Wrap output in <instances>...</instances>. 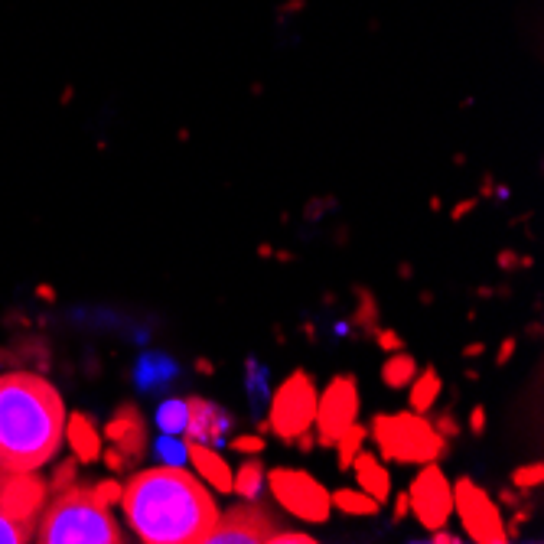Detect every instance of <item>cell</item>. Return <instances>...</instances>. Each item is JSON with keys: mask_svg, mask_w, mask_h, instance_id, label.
Instances as JSON below:
<instances>
[{"mask_svg": "<svg viewBox=\"0 0 544 544\" xmlns=\"http://www.w3.org/2000/svg\"><path fill=\"white\" fill-rule=\"evenodd\" d=\"M118 505L144 544H202L219 518L212 492L180 466L134 473Z\"/></svg>", "mask_w": 544, "mask_h": 544, "instance_id": "cell-1", "label": "cell"}, {"mask_svg": "<svg viewBox=\"0 0 544 544\" xmlns=\"http://www.w3.org/2000/svg\"><path fill=\"white\" fill-rule=\"evenodd\" d=\"M66 444V404L36 372L0 375V466L33 473Z\"/></svg>", "mask_w": 544, "mask_h": 544, "instance_id": "cell-2", "label": "cell"}, {"mask_svg": "<svg viewBox=\"0 0 544 544\" xmlns=\"http://www.w3.org/2000/svg\"><path fill=\"white\" fill-rule=\"evenodd\" d=\"M33 541L43 544H121V525L111 515V505L101 502L92 483H72L59 489L53 502L43 505Z\"/></svg>", "mask_w": 544, "mask_h": 544, "instance_id": "cell-3", "label": "cell"}, {"mask_svg": "<svg viewBox=\"0 0 544 544\" xmlns=\"http://www.w3.org/2000/svg\"><path fill=\"white\" fill-rule=\"evenodd\" d=\"M382 460L404 463V466H424L437 463L444 453H450L447 437L437 434V427L424 414L401 411V414H375L372 434H369Z\"/></svg>", "mask_w": 544, "mask_h": 544, "instance_id": "cell-4", "label": "cell"}, {"mask_svg": "<svg viewBox=\"0 0 544 544\" xmlns=\"http://www.w3.org/2000/svg\"><path fill=\"white\" fill-rule=\"evenodd\" d=\"M46 505V483L33 473L0 466V544L33 541L36 522Z\"/></svg>", "mask_w": 544, "mask_h": 544, "instance_id": "cell-5", "label": "cell"}, {"mask_svg": "<svg viewBox=\"0 0 544 544\" xmlns=\"http://www.w3.org/2000/svg\"><path fill=\"white\" fill-rule=\"evenodd\" d=\"M268 486H271L274 502L281 505L284 512L300 518V522H310V525L330 522V512H333L330 492H326V486L320 479H313L310 473L277 466V470L268 473Z\"/></svg>", "mask_w": 544, "mask_h": 544, "instance_id": "cell-6", "label": "cell"}, {"mask_svg": "<svg viewBox=\"0 0 544 544\" xmlns=\"http://www.w3.org/2000/svg\"><path fill=\"white\" fill-rule=\"evenodd\" d=\"M316 382L297 369L284 378V385L274 391L271 398V411H268V430L281 437V444H290L297 434L313 427V414H316Z\"/></svg>", "mask_w": 544, "mask_h": 544, "instance_id": "cell-7", "label": "cell"}, {"mask_svg": "<svg viewBox=\"0 0 544 544\" xmlns=\"http://www.w3.org/2000/svg\"><path fill=\"white\" fill-rule=\"evenodd\" d=\"M453 512L460 515L463 531L476 544H505V518L499 505L486 496V489L473 483L470 476H460L453 483Z\"/></svg>", "mask_w": 544, "mask_h": 544, "instance_id": "cell-8", "label": "cell"}, {"mask_svg": "<svg viewBox=\"0 0 544 544\" xmlns=\"http://www.w3.org/2000/svg\"><path fill=\"white\" fill-rule=\"evenodd\" d=\"M359 417V385L356 375H333V382L326 385V391L316 398V444L333 447L336 437L343 434L349 424H356Z\"/></svg>", "mask_w": 544, "mask_h": 544, "instance_id": "cell-9", "label": "cell"}, {"mask_svg": "<svg viewBox=\"0 0 544 544\" xmlns=\"http://www.w3.org/2000/svg\"><path fill=\"white\" fill-rule=\"evenodd\" d=\"M408 502L414 518L421 522V528L437 531L447 528L453 515V483L437 463H424L421 473L414 476V483L408 489Z\"/></svg>", "mask_w": 544, "mask_h": 544, "instance_id": "cell-10", "label": "cell"}, {"mask_svg": "<svg viewBox=\"0 0 544 544\" xmlns=\"http://www.w3.org/2000/svg\"><path fill=\"white\" fill-rule=\"evenodd\" d=\"M274 531L277 522L268 515V509L255 499H245V505H232L229 512H219L202 544H268Z\"/></svg>", "mask_w": 544, "mask_h": 544, "instance_id": "cell-11", "label": "cell"}, {"mask_svg": "<svg viewBox=\"0 0 544 544\" xmlns=\"http://www.w3.org/2000/svg\"><path fill=\"white\" fill-rule=\"evenodd\" d=\"M232 414L222 404L206 401V398H186V440H199V444L219 447L232 430Z\"/></svg>", "mask_w": 544, "mask_h": 544, "instance_id": "cell-12", "label": "cell"}, {"mask_svg": "<svg viewBox=\"0 0 544 544\" xmlns=\"http://www.w3.org/2000/svg\"><path fill=\"white\" fill-rule=\"evenodd\" d=\"M111 447H118L131 463L144 460L147 453V424L144 414L134 408V404H118V411L111 414V421L105 427V434Z\"/></svg>", "mask_w": 544, "mask_h": 544, "instance_id": "cell-13", "label": "cell"}, {"mask_svg": "<svg viewBox=\"0 0 544 544\" xmlns=\"http://www.w3.org/2000/svg\"><path fill=\"white\" fill-rule=\"evenodd\" d=\"M186 457L215 492H232V470L229 463L222 460L219 450L209 444H199V440H186Z\"/></svg>", "mask_w": 544, "mask_h": 544, "instance_id": "cell-14", "label": "cell"}, {"mask_svg": "<svg viewBox=\"0 0 544 544\" xmlns=\"http://www.w3.org/2000/svg\"><path fill=\"white\" fill-rule=\"evenodd\" d=\"M66 440L75 453V460L82 463H98L101 457V430L95 427V421L88 414H72L66 417Z\"/></svg>", "mask_w": 544, "mask_h": 544, "instance_id": "cell-15", "label": "cell"}, {"mask_svg": "<svg viewBox=\"0 0 544 544\" xmlns=\"http://www.w3.org/2000/svg\"><path fill=\"white\" fill-rule=\"evenodd\" d=\"M352 470H356L362 492H369L378 505H385L391 499V476H388V470L382 466V460L375 457V453H369L362 447L356 453V460H352Z\"/></svg>", "mask_w": 544, "mask_h": 544, "instance_id": "cell-16", "label": "cell"}, {"mask_svg": "<svg viewBox=\"0 0 544 544\" xmlns=\"http://www.w3.org/2000/svg\"><path fill=\"white\" fill-rule=\"evenodd\" d=\"M408 388H411V395H408V408H411L414 414H427V411L437 404L440 391H444V378H440V372H437V369H424V372L417 369L414 382H411Z\"/></svg>", "mask_w": 544, "mask_h": 544, "instance_id": "cell-17", "label": "cell"}, {"mask_svg": "<svg viewBox=\"0 0 544 544\" xmlns=\"http://www.w3.org/2000/svg\"><path fill=\"white\" fill-rule=\"evenodd\" d=\"M417 359L411 356L408 349H398V352H388V359L382 365V382L385 388L391 391H401V388H408L414 382V375H417Z\"/></svg>", "mask_w": 544, "mask_h": 544, "instance_id": "cell-18", "label": "cell"}, {"mask_svg": "<svg viewBox=\"0 0 544 544\" xmlns=\"http://www.w3.org/2000/svg\"><path fill=\"white\" fill-rule=\"evenodd\" d=\"M352 294H356V313L349 316V326H356V330H362V336L369 339L375 336V330L382 326V313H378V300L369 287L356 284L352 287Z\"/></svg>", "mask_w": 544, "mask_h": 544, "instance_id": "cell-19", "label": "cell"}, {"mask_svg": "<svg viewBox=\"0 0 544 544\" xmlns=\"http://www.w3.org/2000/svg\"><path fill=\"white\" fill-rule=\"evenodd\" d=\"M365 440H369V427H362V424H349L343 434L336 437V466H339V473H346L352 470V460H356V453L365 447Z\"/></svg>", "mask_w": 544, "mask_h": 544, "instance_id": "cell-20", "label": "cell"}, {"mask_svg": "<svg viewBox=\"0 0 544 544\" xmlns=\"http://www.w3.org/2000/svg\"><path fill=\"white\" fill-rule=\"evenodd\" d=\"M261 489H264V463L258 457H251L238 466V473H232V492H238L242 499H258Z\"/></svg>", "mask_w": 544, "mask_h": 544, "instance_id": "cell-21", "label": "cell"}, {"mask_svg": "<svg viewBox=\"0 0 544 544\" xmlns=\"http://www.w3.org/2000/svg\"><path fill=\"white\" fill-rule=\"evenodd\" d=\"M330 502L346 515H375L378 509H382V505H378L369 492H362V489H339L330 496Z\"/></svg>", "mask_w": 544, "mask_h": 544, "instance_id": "cell-22", "label": "cell"}, {"mask_svg": "<svg viewBox=\"0 0 544 544\" xmlns=\"http://www.w3.org/2000/svg\"><path fill=\"white\" fill-rule=\"evenodd\" d=\"M157 424L167 437H180L186 430V401L170 398L157 408Z\"/></svg>", "mask_w": 544, "mask_h": 544, "instance_id": "cell-23", "label": "cell"}, {"mask_svg": "<svg viewBox=\"0 0 544 544\" xmlns=\"http://www.w3.org/2000/svg\"><path fill=\"white\" fill-rule=\"evenodd\" d=\"M544 483V466L541 463H528V466H518L512 473V489H518L525 496V492L538 489Z\"/></svg>", "mask_w": 544, "mask_h": 544, "instance_id": "cell-24", "label": "cell"}, {"mask_svg": "<svg viewBox=\"0 0 544 544\" xmlns=\"http://www.w3.org/2000/svg\"><path fill=\"white\" fill-rule=\"evenodd\" d=\"M229 447L235 453H245V457H258V453H264V434H238L229 440Z\"/></svg>", "mask_w": 544, "mask_h": 544, "instance_id": "cell-25", "label": "cell"}, {"mask_svg": "<svg viewBox=\"0 0 544 544\" xmlns=\"http://www.w3.org/2000/svg\"><path fill=\"white\" fill-rule=\"evenodd\" d=\"M339 206V199L336 196H313L310 202H307V209H303V219L307 222H320L326 212H333Z\"/></svg>", "mask_w": 544, "mask_h": 544, "instance_id": "cell-26", "label": "cell"}, {"mask_svg": "<svg viewBox=\"0 0 544 544\" xmlns=\"http://www.w3.org/2000/svg\"><path fill=\"white\" fill-rule=\"evenodd\" d=\"M92 492L105 505H118L121 492H124V483H118V479H98V483H92Z\"/></svg>", "mask_w": 544, "mask_h": 544, "instance_id": "cell-27", "label": "cell"}, {"mask_svg": "<svg viewBox=\"0 0 544 544\" xmlns=\"http://www.w3.org/2000/svg\"><path fill=\"white\" fill-rule=\"evenodd\" d=\"M101 463L108 466V473H115V476H124L131 470V460L124 457V453L118 450V447H108V450H101V457H98Z\"/></svg>", "mask_w": 544, "mask_h": 544, "instance_id": "cell-28", "label": "cell"}, {"mask_svg": "<svg viewBox=\"0 0 544 544\" xmlns=\"http://www.w3.org/2000/svg\"><path fill=\"white\" fill-rule=\"evenodd\" d=\"M372 339H375V346H378V349H385V352H398V349H404L401 333H395L391 326H378Z\"/></svg>", "mask_w": 544, "mask_h": 544, "instance_id": "cell-29", "label": "cell"}, {"mask_svg": "<svg viewBox=\"0 0 544 544\" xmlns=\"http://www.w3.org/2000/svg\"><path fill=\"white\" fill-rule=\"evenodd\" d=\"M268 544H316V538H310L307 531H274Z\"/></svg>", "mask_w": 544, "mask_h": 544, "instance_id": "cell-30", "label": "cell"}, {"mask_svg": "<svg viewBox=\"0 0 544 544\" xmlns=\"http://www.w3.org/2000/svg\"><path fill=\"white\" fill-rule=\"evenodd\" d=\"M75 470H79V460H66L56 470V479H53V489L59 492V489H66V486H72L75 483Z\"/></svg>", "mask_w": 544, "mask_h": 544, "instance_id": "cell-31", "label": "cell"}, {"mask_svg": "<svg viewBox=\"0 0 544 544\" xmlns=\"http://www.w3.org/2000/svg\"><path fill=\"white\" fill-rule=\"evenodd\" d=\"M245 369H248V382H251V391H255V395L268 391V382H264V375H268V372H261V365L255 359H248Z\"/></svg>", "mask_w": 544, "mask_h": 544, "instance_id": "cell-32", "label": "cell"}, {"mask_svg": "<svg viewBox=\"0 0 544 544\" xmlns=\"http://www.w3.org/2000/svg\"><path fill=\"white\" fill-rule=\"evenodd\" d=\"M486 424H489L486 408H483V404H473V408H470V430H473L476 437H483L486 434Z\"/></svg>", "mask_w": 544, "mask_h": 544, "instance_id": "cell-33", "label": "cell"}, {"mask_svg": "<svg viewBox=\"0 0 544 544\" xmlns=\"http://www.w3.org/2000/svg\"><path fill=\"white\" fill-rule=\"evenodd\" d=\"M437 434H444V437H457L460 434V424H457V417H453V411H444L437 417Z\"/></svg>", "mask_w": 544, "mask_h": 544, "instance_id": "cell-34", "label": "cell"}, {"mask_svg": "<svg viewBox=\"0 0 544 544\" xmlns=\"http://www.w3.org/2000/svg\"><path fill=\"white\" fill-rule=\"evenodd\" d=\"M515 336H505L502 339V346H499V352H496V365H499V369H502V365H509L512 362V356H515Z\"/></svg>", "mask_w": 544, "mask_h": 544, "instance_id": "cell-35", "label": "cell"}, {"mask_svg": "<svg viewBox=\"0 0 544 544\" xmlns=\"http://www.w3.org/2000/svg\"><path fill=\"white\" fill-rule=\"evenodd\" d=\"M476 202H479V199H473V196H470V199H463V202H457V206L450 209V219H453V222H463L466 215H470V212L476 209Z\"/></svg>", "mask_w": 544, "mask_h": 544, "instance_id": "cell-36", "label": "cell"}, {"mask_svg": "<svg viewBox=\"0 0 544 544\" xmlns=\"http://www.w3.org/2000/svg\"><path fill=\"white\" fill-rule=\"evenodd\" d=\"M496 264L502 271H515L518 268V251H512V248H502L499 255H496Z\"/></svg>", "mask_w": 544, "mask_h": 544, "instance_id": "cell-37", "label": "cell"}, {"mask_svg": "<svg viewBox=\"0 0 544 544\" xmlns=\"http://www.w3.org/2000/svg\"><path fill=\"white\" fill-rule=\"evenodd\" d=\"M300 453H310L313 447H316V434H310V430H303V434H297L294 440H290Z\"/></svg>", "mask_w": 544, "mask_h": 544, "instance_id": "cell-38", "label": "cell"}, {"mask_svg": "<svg viewBox=\"0 0 544 544\" xmlns=\"http://www.w3.org/2000/svg\"><path fill=\"white\" fill-rule=\"evenodd\" d=\"M408 512H411V502H408V492H404V496L395 499V512H391V518H395V522H404V515Z\"/></svg>", "mask_w": 544, "mask_h": 544, "instance_id": "cell-39", "label": "cell"}, {"mask_svg": "<svg viewBox=\"0 0 544 544\" xmlns=\"http://www.w3.org/2000/svg\"><path fill=\"white\" fill-rule=\"evenodd\" d=\"M499 502H502V505H509V509H515V505L522 502V492L512 489V486H509V489H502V492H499Z\"/></svg>", "mask_w": 544, "mask_h": 544, "instance_id": "cell-40", "label": "cell"}, {"mask_svg": "<svg viewBox=\"0 0 544 544\" xmlns=\"http://www.w3.org/2000/svg\"><path fill=\"white\" fill-rule=\"evenodd\" d=\"M430 541H434V544H460V538H457V535H450L447 528H437V531H434V538H430Z\"/></svg>", "mask_w": 544, "mask_h": 544, "instance_id": "cell-41", "label": "cell"}, {"mask_svg": "<svg viewBox=\"0 0 544 544\" xmlns=\"http://www.w3.org/2000/svg\"><path fill=\"white\" fill-rule=\"evenodd\" d=\"M479 356H486V343H470V346H463V359H479Z\"/></svg>", "mask_w": 544, "mask_h": 544, "instance_id": "cell-42", "label": "cell"}, {"mask_svg": "<svg viewBox=\"0 0 544 544\" xmlns=\"http://www.w3.org/2000/svg\"><path fill=\"white\" fill-rule=\"evenodd\" d=\"M492 193H496V176H492V173H486L483 176V186H479V196H492Z\"/></svg>", "mask_w": 544, "mask_h": 544, "instance_id": "cell-43", "label": "cell"}, {"mask_svg": "<svg viewBox=\"0 0 544 544\" xmlns=\"http://www.w3.org/2000/svg\"><path fill=\"white\" fill-rule=\"evenodd\" d=\"M193 369H196L199 375H212V372H215V362H212V359H206V356H199Z\"/></svg>", "mask_w": 544, "mask_h": 544, "instance_id": "cell-44", "label": "cell"}, {"mask_svg": "<svg viewBox=\"0 0 544 544\" xmlns=\"http://www.w3.org/2000/svg\"><path fill=\"white\" fill-rule=\"evenodd\" d=\"M398 277H401V281H411V277H414V268H411L408 261H401V264H398Z\"/></svg>", "mask_w": 544, "mask_h": 544, "instance_id": "cell-45", "label": "cell"}, {"mask_svg": "<svg viewBox=\"0 0 544 544\" xmlns=\"http://www.w3.org/2000/svg\"><path fill=\"white\" fill-rule=\"evenodd\" d=\"M300 330H303V336H307V343H316V330H313V323H310V320H303V323H300Z\"/></svg>", "mask_w": 544, "mask_h": 544, "instance_id": "cell-46", "label": "cell"}, {"mask_svg": "<svg viewBox=\"0 0 544 544\" xmlns=\"http://www.w3.org/2000/svg\"><path fill=\"white\" fill-rule=\"evenodd\" d=\"M476 297H479V300H489V297H496V287H476Z\"/></svg>", "mask_w": 544, "mask_h": 544, "instance_id": "cell-47", "label": "cell"}, {"mask_svg": "<svg viewBox=\"0 0 544 544\" xmlns=\"http://www.w3.org/2000/svg\"><path fill=\"white\" fill-rule=\"evenodd\" d=\"M333 238H336V245H346L349 242V229H346V225H343V229H336Z\"/></svg>", "mask_w": 544, "mask_h": 544, "instance_id": "cell-48", "label": "cell"}, {"mask_svg": "<svg viewBox=\"0 0 544 544\" xmlns=\"http://www.w3.org/2000/svg\"><path fill=\"white\" fill-rule=\"evenodd\" d=\"M274 258H277V261H281V264H287V261H297L294 255H290V251H287V248H281V251H274Z\"/></svg>", "mask_w": 544, "mask_h": 544, "instance_id": "cell-49", "label": "cell"}, {"mask_svg": "<svg viewBox=\"0 0 544 544\" xmlns=\"http://www.w3.org/2000/svg\"><path fill=\"white\" fill-rule=\"evenodd\" d=\"M258 258H274V248L264 242V245H258Z\"/></svg>", "mask_w": 544, "mask_h": 544, "instance_id": "cell-50", "label": "cell"}, {"mask_svg": "<svg viewBox=\"0 0 544 544\" xmlns=\"http://www.w3.org/2000/svg\"><path fill=\"white\" fill-rule=\"evenodd\" d=\"M531 264H535V258H531V255H518V268H531Z\"/></svg>", "mask_w": 544, "mask_h": 544, "instance_id": "cell-51", "label": "cell"}, {"mask_svg": "<svg viewBox=\"0 0 544 544\" xmlns=\"http://www.w3.org/2000/svg\"><path fill=\"white\" fill-rule=\"evenodd\" d=\"M444 209V202H440V196H430V212H440Z\"/></svg>", "mask_w": 544, "mask_h": 544, "instance_id": "cell-52", "label": "cell"}, {"mask_svg": "<svg viewBox=\"0 0 544 544\" xmlns=\"http://www.w3.org/2000/svg\"><path fill=\"white\" fill-rule=\"evenodd\" d=\"M528 336H535V339H538V336H541V323H531V326H528Z\"/></svg>", "mask_w": 544, "mask_h": 544, "instance_id": "cell-53", "label": "cell"}, {"mask_svg": "<svg viewBox=\"0 0 544 544\" xmlns=\"http://www.w3.org/2000/svg\"><path fill=\"white\" fill-rule=\"evenodd\" d=\"M466 382H479V372L476 369H466Z\"/></svg>", "mask_w": 544, "mask_h": 544, "instance_id": "cell-54", "label": "cell"}, {"mask_svg": "<svg viewBox=\"0 0 544 544\" xmlns=\"http://www.w3.org/2000/svg\"><path fill=\"white\" fill-rule=\"evenodd\" d=\"M421 303H427V307H430V303H434V294H430V290H424V294H421Z\"/></svg>", "mask_w": 544, "mask_h": 544, "instance_id": "cell-55", "label": "cell"}]
</instances>
